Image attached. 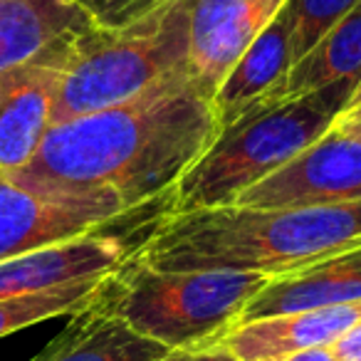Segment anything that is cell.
I'll list each match as a JSON object with an SVG mask.
<instances>
[{
  "label": "cell",
  "mask_w": 361,
  "mask_h": 361,
  "mask_svg": "<svg viewBox=\"0 0 361 361\" xmlns=\"http://www.w3.org/2000/svg\"><path fill=\"white\" fill-rule=\"evenodd\" d=\"M216 136L211 99L183 72L126 104L52 124L30 164L8 178L30 191L111 193L144 206L173 191Z\"/></svg>",
  "instance_id": "cell-1"
},
{
  "label": "cell",
  "mask_w": 361,
  "mask_h": 361,
  "mask_svg": "<svg viewBox=\"0 0 361 361\" xmlns=\"http://www.w3.org/2000/svg\"><path fill=\"white\" fill-rule=\"evenodd\" d=\"M361 243V201L339 206H218L166 213L136 255L154 270L285 275Z\"/></svg>",
  "instance_id": "cell-2"
},
{
  "label": "cell",
  "mask_w": 361,
  "mask_h": 361,
  "mask_svg": "<svg viewBox=\"0 0 361 361\" xmlns=\"http://www.w3.org/2000/svg\"><path fill=\"white\" fill-rule=\"evenodd\" d=\"M52 124L136 99L151 87L183 75L188 65L186 0H161L124 25H92L57 42Z\"/></svg>",
  "instance_id": "cell-3"
},
{
  "label": "cell",
  "mask_w": 361,
  "mask_h": 361,
  "mask_svg": "<svg viewBox=\"0 0 361 361\" xmlns=\"http://www.w3.org/2000/svg\"><path fill=\"white\" fill-rule=\"evenodd\" d=\"M354 80L324 85L302 97L262 102L221 131L171 191V213L235 206L257 180L290 164L346 111Z\"/></svg>",
  "instance_id": "cell-4"
},
{
  "label": "cell",
  "mask_w": 361,
  "mask_h": 361,
  "mask_svg": "<svg viewBox=\"0 0 361 361\" xmlns=\"http://www.w3.org/2000/svg\"><path fill=\"white\" fill-rule=\"evenodd\" d=\"M270 275L238 270H154L131 255L102 280L94 300L169 349L218 341L240 322Z\"/></svg>",
  "instance_id": "cell-5"
},
{
  "label": "cell",
  "mask_w": 361,
  "mask_h": 361,
  "mask_svg": "<svg viewBox=\"0 0 361 361\" xmlns=\"http://www.w3.org/2000/svg\"><path fill=\"white\" fill-rule=\"evenodd\" d=\"M169 198L171 193L144 206H126L111 193H42L0 176V260L90 235Z\"/></svg>",
  "instance_id": "cell-6"
},
{
  "label": "cell",
  "mask_w": 361,
  "mask_h": 361,
  "mask_svg": "<svg viewBox=\"0 0 361 361\" xmlns=\"http://www.w3.org/2000/svg\"><path fill=\"white\" fill-rule=\"evenodd\" d=\"M166 213H171V198L129 221L102 228L90 235L0 260V300L109 275L134 252H139L151 228Z\"/></svg>",
  "instance_id": "cell-7"
},
{
  "label": "cell",
  "mask_w": 361,
  "mask_h": 361,
  "mask_svg": "<svg viewBox=\"0 0 361 361\" xmlns=\"http://www.w3.org/2000/svg\"><path fill=\"white\" fill-rule=\"evenodd\" d=\"M361 201V139L334 121L290 164L250 186L235 206H339Z\"/></svg>",
  "instance_id": "cell-8"
},
{
  "label": "cell",
  "mask_w": 361,
  "mask_h": 361,
  "mask_svg": "<svg viewBox=\"0 0 361 361\" xmlns=\"http://www.w3.org/2000/svg\"><path fill=\"white\" fill-rule=\"evenodd\" d=\"M285 0H186L188 80L213 102L243 52L275 20Z\"/></svg>",
  "instance_id": "cell-9"
},
{
  "label": "cell",
  "mask_w": 361,
  "mask_h": 361,
  "mask_svg": "<svg viewBox=\"0 0 361 361\" xmlns=\"http://www.w3.org/2000/svg\"><path fill=\"white\" fill-rule=\"evenodd\" d=\"M50 50L0 75V176L25 169L52 126L57 70Z\"/></svg>",
  "instance_id": "cell-10"
},
{
  "label": "cell",
  "mask_w": 361,
  "mask_h": 361,
  "mask_svg": "<svg viewBox=\"0 0 361 361\" xmlns=\"http://www.w3.org/2000/svg\"><path fill=\"white\" fill-rule=\"evenodd\" d=\"M351 302H361V243L285 275L270 277L245 307L240 322Z\"/></svg>",
  "instance_id": "cell-11"
},
{
  "label": "cell",
  "mask_w": 361,
  "mask_h": 361,
  "mask_svg": "<svg viewBox=\"0 0 361 361\" xmlns=\"http://www.w3.org/2000/svg\"><path fill=\"white\" fill-rule=\"evenodd\" d=\"M292 65L295 60H292L290 20L285 11H280L275 20L257 35V40L243 52V57L218 87L211 102L216 111L218 134L252 106L282 99Z\"/></svg>",
  "instance_id": "cell-12"
},
{
  "label": "cell",
  "mask_w": 361,
  "mask_h": 361,
  "mask_svg": "<svg viewBox=\"0 0 361 361\" xmlns=\"http://www.w3.org/2000/svg\"><path fill=\"white\" fill-rule=\"evenodd\" d=\"M356 319H361V302L260 317L252 322H238L223 336V344L238 361L275 359L300 349L334 344Z\"/></svg>",
  "instance_id": "cell-13"
},
{
  "label": "cell",
  "mask_w": 361,
  "mask_h": 361,
  "mask_svg": "<svg viewBox=\"0 0 361 361\" xmlns=\"http://www.w3.org/2000/svg\"><path fill=\"white\" fill-rule=\"evenodd\" d=\"M169 351L92 300L32 361H159Z\"/></svg>",
  "instance_id": "cell-14"
},
{
  "label": "cell",
  "mask_w": 361,
  "mask_h": 361,
  "mask_svg": "<svg viewBox=\"0 0 361 361\" xmlns=\"http://www.w3.org/2000/svg\"><path fill=\"white\" fill-rule=\"evenodd\" d=\"M97 25L72 0H0V75Z\"/></svg>",
  "instance_id": "cell-15"
},
{
  "label": "cell",
  "mask_w": 361,
  "mask_h": 361,
  "mask_svg": "<svg viewBox=\"0 0 361 361\" xmlns=\"http://www.w3.org/2000/svg\"><path fill=\"white\" fill-rule=\"evenodd\" d=\"M341 80H361V0L292 65L285 97H302Z\"/></svg>",
  "instance_id": "cell-16"
},
{
  "label": "cell",
  "mask_w": 361,
  "mask_h": 361,
  "mask_svg": "<svg viewBox=\"0 0 361 361\" xmlns=\"http://www.w3.org/2000/svg\"><path fill=\"white\" fill-rule=\"evenodd\" d=\"M104 277L65 282V285L47 287V290L30 292V295L0 300V339L23 329V326H32L37 322H47L55 319V317L80 312L82 307H87L94 300Z\"/></svg>",
  "instance_id": "cell-17"
},
{
  "label": "cell",
  "mask_w": 361,
  "mask_h": 361,
  "mask_svg": "<svg viewBox=\"0 0 361 361\" xmlns=\"http://www.w3.org/2000/svg\"><path fill=\"white\" fill-rule=\"evenodd\" d=\"M359 0H285L292 35V60L300 62Z\"/></svg>",
  "instance_id": "cell-18"
},
{
  "label": "cell",
  "mask_w": 361,
  "mask_h": 361,
  "mask_svg": "<svg viewBox=\"0 0 361 361\" xmlns=\"http://www.w3.org/2000/svg\"><path fill=\"white\" fill-rule=\"evenodd\" d=\"M75 6H80L97 25H124V23L136 20L144 16L141 11V0H72Z\"/></svg>",
  "instance_id": "cell-19"
},
{
  "label": "cell",
  "mask_w": 361,
  "mask_h": 361,
  "mask_svg": "<svg viewBox=\"0 0 361 361\" xmlns=\"http://www.w3.org/2000/svg\"><path fill=\"white\" fill-rule=\"evenodd\" d=\"M159 361H238V359L223 344V339H218V341H206V344L183 346V349H171Z\"/></svg>",
  "instance_id": "cell-20"
},
{
  "label": "cell",
  "mask_w": 361,
  "mask_h": 361,
  "mask_svg": "<svg viewBox=\"0 0 361 361\" xmlns=\"http://www.w3.org/2000/svg\"><path fill=\"white\" fill-rule=\"evenodd\" d=\"M336 361H361V319H356L339 339L331 344Z\"/></svg>",
  "instance_id": "cell-21"
},
{
  "label": "cell",
  "mask_w": 361,
  "mask_h": 361,
  "mask_svg": "<svg viewBox=\"0 0 361 361\" xmlns=\"http://www.w3.org/2000/svg\"><path fill=\"white\" fill-rule=\"evenodd\" d=\"M262 361H336L334 351L329 346H312V349H300L292 351V354H282L275 356V359H262Z\"/></svg>",
  "instance_id": "cell-22"
},
{
  "label": "cell",
  "mask_w": 361,
  "mask_h": 361,
  "mask_svg": "<svg viewBox=\"0 0 361 361\" xmlns=\"http://www.w3.org/2000/svg\"><path fill=\"white\" fill-rule=\"evenodd\" d=\"M339 119H346V121H351V119H361V80H359V85H356L354 94H351L349 106H346V111L339 116Z\"/></svg>",
  "instance_id": "cell-23"
},
{
  "label": "cell",
  "mask_w": 361,
  "mask_h": 361,
  "mask_svg": "<svg viewBox=\"0 0 361 361\" xmlns=\"http://www.w3.org/2000/svg\"><path fill=\"white\" fill-rule=\"evenodd\" d=\"M336 124H339L341 129L349 131V134H354V136H359V139H361V119H351V121H346V119H336Z\"/></svg>",
  "instance_id": "cell-24"
},
{
  "label": "cell",
  "mask_w": 361,
  "mask_h": 361,
  "mask_svg": "<svg viewBox=\"0 0 361 361\" xmlns=\"http://www.w3.org/2000/svg\"><path fill=\"white\" fill-rule=\"evenodd\" d=\"M159 3H161V0H141V11H151V8H156V6H159Z\"/></svg>",
  "instance_id": "cell-25"
}]
</instances>
